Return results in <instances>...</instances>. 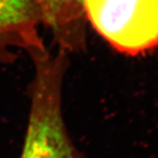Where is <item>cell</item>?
<instances>
[{"instance_id":"1","label":"cell","mask_w":158,"mask_h":158,"mask_svg":"<svg viewBox=\"0 0 158 158\" xmlns=\"http://www.w3.org/2000/svg\"><path fill=\"white\" fill-rule=\"evenodd\" d=\"M35 76L20 158H86L73 144L62 114V89L67 53L46 52L31 58Z\"/></svg>"},{"instance_id":"2","label":"cell","mask_w":158,"mask_h":158,"mask_svg":"<svg viewBox=\"0 0 158 158\" xmlns=\"http://www.w3.org/2000/svg\"><path fill=\"white\" fill-rule=\"evenodd\" d=\"M87 21L116 50L135 54L158 45V0H83Z\"/></svg>"},{"instance_id":"3","label":"cell","mask_w":158,"mask_h":158,"mask_svg":"<svg viewBox=\"0 0 158 158\" xmlns=\"http://www.w3.org/2000/svg\"><path fill=\"white\" fill-rule=\"evenodd\" d=\"M40 23L46 26L66 53L79 52L86 44L83 0H33Z\"/></svg>"},{"instance_id":"4","label":"cell","mask_w":158,"mask_h":158,"mask_svg":"<svg viewBox=\"0 0 158 158\" xmlns=\"http://www.w3.org/2000/svg\"><path fill=\"white\" fill-rule=\"evenodd\" d=\"M39 15L33 0H0V31H12L30 46L31 57L47 52L38 27Z\"/></svg>"},{"instance_id":"5","label":"cell","mask_w":158,"mask_h":158,"mask_svg":"<svg viewBox=\"0 0 158 158\" xmlns=\"http://www.w3.org/2000/svg\"><path fill=\"white\" fill-rule=\"evenodd\" d=\"M15 50L27 52L30 47L21 35L12 31H0V63H10L16 58Z\"/></svg>"}]
</instances>
